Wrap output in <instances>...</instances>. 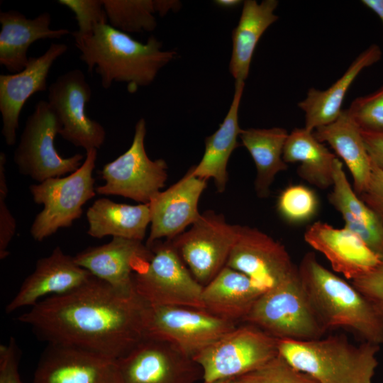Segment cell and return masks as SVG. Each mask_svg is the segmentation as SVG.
<instances>
[{
    "instance_id": "obj_1",
    "label": "cell",
    "mask_w": 383,
    "mask_h": 383,
    "mask_svg": "<svg viewBox=\"0 0 383 383\" xmlns=\"http://www.w3.org/2000/svg\"><path fill=\"white\" fill-rule=\"evenodd\" d=\"M147 304L92 276L77 289L40 300L18 321L49 344L90 350L118 360L144 338Z\"/></svg>"
},
{
    "instance_id": "obj_2",
    "label": "cell",
    "mask_w": 383,
    "mask_h": 383,
    "mask_svg": "<svg viewBox=\"0 0 383 383\" xmlns=\"http://www.w3.org/2000/svg\"><path fill=\"white\" fill-rule=\"evenodd\" d=\"M80 51V60L89 72L101 77L104 89L123 82L134 93L140 87L150 84L158 72L176 55L174 50H162V44L151 35L143 43L108 23L99 24L86 35L72 33Z\"/></svg>"
},
{
    "instance_id": "obj_3",
    "label": "cell",
    "mask_w": 383,
    "mask_h": 383,
    "mask_svg": "<svg viewBox=\"0 0 383 383\" xmlns=\"http://www.w3.org/2000/svg\"><path fill=\"white\" fill-rule=\"evenodd\" d=\"M300 281L323 326L349 329L364 342L383 344V315L352 283L323 267L313 252L298 267Z\"/></svg>"
},
{
    "instance_id": "obj_4",
    "label": "cell",
    "mask_w": 383,
    "mask_h": 383,
    "mask_svg": "<svg viewBox=\"0 0 383 383\" xmlns=\"http://www.w3.org/2000/svg\"><path fill=\"white\" fill-rule=\"evenodd\" d=\"M379 346L369 342L355 345L340 336L277 343L284 359L318 383H372Z\"/></svg>"
},
{
    "instance_id": "obj_5",
    "label": "cell",
    "mask_w": 383,
    "mask_h": 383,
    "mask_svg": "<svg viewBox=\"0 0 383 383\" xmlns=\"http://www.w3.org/2000/svg\"><path fill=\"white\" fill-rule=\"evenodd\" d=\"M243 322L277 340L318 339L327 331L309 301L298 271L264 292Z\"/></svg>"
},
{
    "instance_id": "obj_6",
    "label": "cell",
    "mask_w": 383,
    "mask_h": 383,
    "mask_svg": "<svg viewBox=\"0 0 383 383\" xmlns=\"http://www.w3.org/2000/svg\"><path fill=\"white\" fill-rule=\"evenodd\" d=\"M96 158V149L87 150L82 165L74 172L30 185L34 202L43 206L30 228L35 241L72 226L81 217L84 205L96 194L93 177Z\"/></svg>"
},
{
    "instance_id": "obj_7",
    "label": "cell",
    "mask_w": 383,
    "mask_h": 383,
    "mask_svg": "<svg viewBox=\"0 0 383 383\" xmlns=\"http://www.w3.org/2000/svg\"><path fill=\"white\" fill-rule=\"evenodd\" d=\"M148 246L152 252L151 260L133 276L137 294L148 305L204 310V287L192 276L172 242L157 240Z\"/></svg>"
},
{
    "instance_id": "obj_8",
    "label": "cell",
    "mask_w": 383,
    "mask_h": 383,
    "mask_svg": "<svg viewBox=\"0 0 383 383\" xmlns=\"http://www.w3.org/2000/svg\"><path fill=\"white\" fill-rule=\"evenodd\" d=\"M61 128L60 119L48 101H38L27 118L13 153V162L21 174L40 183L80 167L85 155L77 153L65 157L55 148V137Z\"/></svg>"
},
{
    "instance_id": "obj_9",
    "label": "cell",
    "mask_w": 383,
    "mask_h": 383,
    "mask_svg": "<svg viewBox=\"0 0 383 383\" xmlns=\"http://www.w3.org/2000/svg\"><path fill=\"white\" fill-rule=\"evenodd\" d=\"M278 340L246 323L234 329L196 355L203 383L234 379L260 367L278 354Z\"/></svg>"
},
{
    "instance_id": "obj_10",
    "label": "cell",
    "mask_w": 383,
    "mask_h": 383,
    "mask_svg": "<svg viewBox=\"0 0 383 383\" xmlns=\"http://www.w3.org/2000/svg\"><path fill=\"white\" fill-rule=\"evenodd\" d=\"M236 326L205 310L182 306L147 305L143 315L144 338L167 343L192 359Z\"/></svg>"
},
{
    "instance_id": "obj_11",
    "label": "cell",
    "mask_w": 383,
    "mask_h": 383,
    "mask_svg": "<svg viewBox=\"0 0 383 383\" xmlns=\"http://www.w3.org/2000/svg\"><path fill=\"white\" fill-rule=\"evenodd\" d=\"M146 123L141 118L135 126L130 148L101 171L103 185L96 187L100 195H116L140 204H148L164 187L167 165L162 159L149 158L145 148Z\"/></svg>"
},
{
    "instance_id": "obj_12",
    "label": "cell",
    "mask_w": 383,
    "mask_h": 383,
    "mask_svg": "<svg viewBox=\"0 0 383 383\" xmlns=\"http://www.w3.org/2000/svg\"><path fill=\"white\" fill-rule=\"evenodd\" d=\"M239 228L228 223L222 214L206 211L188 231L169 240L192 276L204 287L226 266Z\"/></svg>"
},
{
    "instance_id": "obj_13",
    "label": "cell",
    "mask_w": 383,
    "mask_h": 383,
    "mask_svg": "<svg viewBox=\"0 0 383 383\" xmlns=\"http://www.w3.org/2000/svg\"><path fill=\"white\" fill-rule=\"evenodd\" d=\"M118 383H195L201 367L170 344L144 338L116 360Z\"/></svg>"
},
{
    "instance_id": "obj_14",
    "label": "cell",
    "mask_w": 383,
    "mask_h": 383,
    "mask_svg": "<svg viewBox=\"0 0 383 383\" xmlns=\"http://www.w3.org/2000/svg\"><path fill=\"white\" fill-rule=\"evenodd\" d=\"M48 102L62 124L61 137L86 151L99 149L106 140L104 127L88 117L85 106L92 91L84 72L74 69L60 75L48 87Z\"/></svg>"
},
{
    "instance_id": "obj_15",
    "label": "cell",
    "mask_w": 383,
    "mask_h": 383,
    "mask_svg": "<svg viewBox=\"0 0 383 383\" xmlns=\"http://www.w3.org/2000/svg\"><path fill=\"white\" fill-rule=\"evenodd\" d=\"M226 266L248 276L264 292L298 271L282 243L255 228L240 225Z\"/></svg>"
},
{
    "instance_id": "obj_16",
    "label": "cell",
    "mask_w": 383,
    "mask_h": 383,
    "mask_svg": "<svg viewBox=\"0 0 383 383\" xmlns=\"http://www.w3.org/2000/svg\"><path fill=\"white\" fill-rule=\"evenodd\" d=\"M68 46L53 43L38 57H29L21 72L0 75V113L1 134L7 145L16 142L19 117L27 100L34 94L47 90V79L55 60L63 55Z\"/></svg>"
},
{
    "instance_id": "obj_17",
    "label": "cell",
    "mask_w": 383,
    "mask_h": 383,
    "mask_svg": "<svg viewBox=\"0 0 383 383\" xmlns=\"http://www.w3.org/2000/svg\"><path fill=\"white\" fill-rule=\"evenodd\" d=\"M152 256L143 241L112 238L102 245L89 247L74 256L76 263L116 290L131 294L135 291L133 274L143 269Z\"/></svg>"
},
{
    "instance_id": "obj_18",
    "label": "cell",
    "mask_w": 383,
    "mask_h": 383,
    "mask_svg": "<svg viewBox=\"0 0 383 383\" xmlns=\"http://www.w3.org/2000/svg\"><path fill=\"white\" fill-rule=\"evenodd\" d=\"M206 182L193 175L189 170L176 183L151 199L148 203L150 231L147 245L162 238L172 240L199 219V201Z\"/></svg>"
},
{
    "instance_id": "obj_19",
    "label": "cell",
    "mask_w": 383,
    "mask_h": 383,
    "mask_svg": "<svg viewBox=\"0 0 383 383\" xmlns=\"http://www.w3.org/2000/svg\"><path fill=\"white\" fill-rule=\"evenodd\" d=\"M33 383H118L116 360L79 348L49 344Z\"/></svg>"
},
{
    "instance_id": "obj_20",
    "label": "cell",
    "mask_w": 383,
    "mask_h": 383,
    "mask_svg": "<svg viewBox=\"0 0 383 383\" xmlns=\"http://www.w3.org/2000/svg\"><path fill=\"white\" fill-rule=\"evenodd\" d=\"M304 240L323 255L333 271L353 281L371 272L383 260L353 231L316 221L309 226Z\"/></svg>"
},
{
    "instance_id": "obj_21",
    "label": "cell",
    "mask_w": 383,
    "mask_h": 383,
    "mask_svg": "<svg viewBox=\"0 0 383 383\" xmlns=\"http://www.w3.org/2000/svg\"><path fill=\"white\" fill-rule=\"evenodd\" d=\"M93 275L78 265L74 257L56 247L51 254L39 259L34 271L27 277L18 292L7 304L10 313L25 306H33L43 296L62 295L87 282Z\"/></svg>"
},
{
    "instance_id": "obj_22",
    "label": "cell",
    "mask_w": 383,
    "mask_h": 383,
    "mask_svg": "<svg viewBox=\"0 0 383 383\" xmlns=\"http://www.w3.org/2000/svg\"><path fill=\"white\" fill-rule=\"evenodd\" d=\"M0 65L11 72H18L26 66L28 50L35 41L60 39L70 33L66 28H50L48 12L28 18L16 10L0 12Z\"/></svg>"
},
{
    "instance_id": "obj_23",
    "label": "cell",
    "mask_w": 383,
    "mask_h": 383,
    "mask_svg": "<svg viewBox=\"0 0 383 383\" xmlns=\"http://www.w3.org/2000/svg\"><path fill=\"white\" fill-rule=\"evenodd\" d=\"M264 291L245 274L226 266L203 287L204 310L222 319L243 321Z\"/></svg>"
},
{
    "instance_id": "obj_24",
    "label": "cell",
    "mask_w": 383,
    "mask_h": 383,
    "mask_svg": "<svg viewBox=\"0 0 383 383\" xmlns=\"http://www.w3.org/2000/svg\"><path fill=\"white\" fill-rule=\"evenodd\" d=\"M245 82L236 81L233 100L218 128L205 140V150L200 162L189 170L192 174L206 181L213 179L217 191L226 189L228 182L227 165L243 129L238 122V111Z\"/></svg>"
},
{
    "instance_id": "obj_25",
    "label": "cell",
    "mask_w": 383,
    "mask_h": 383,
    "mask_svg": "<svg viewBox=\"0 0 383 383\" xmlns=\"http://www.w3.org/2000/svg\"><path fill=\"white\" fill-rule=\"evenodd\" d=\"M382 50L372 44L361 52L344 74L326 90L310 88L306 97L298 104L305 113V126L309 131L333 122L340 114L345 94L354 80L365 67L377 62Z\"/></svg>"
},
{
    "instance_id": "obj_26",
    "label": "cell",
    "mask_w": 383,
    "mask_h": 383,
    "mask_svg": "<svg viewBox=\"0 0 383 383\" xmlns=\"http://www.w3.org/2000/svg\"><path fill=\"white\" fill-rule=\"evenodd\" d=\"M313 132L318 140L327 143L343 160L352 174L355 192L357 195L361 194L370 177L372 160L361 130L348 110H342L333 122L318 127Z\"/></svg>"
},
{
    "instance_id": "obj_27",
    "label": "cell",
    "mask_w": 383,
    "mask_h": 383,
    "mask_svg": "<svg viewBox=\"0 0 383 383\" xmlns=\"http://www.w3.org/2000/svg\"><path fill=\"white\" fill-rule=\"evenodd\" d=\"M332 187L328 201L341 214L344 227L360 236L383 260V225L352 188L338 158L334 165Z\"/></svg>"
},
{
    "instance_id": "obj_28",
    "label": "cell",
    "mask_w": 383,
    "mask_h": 383,
    "mask_svg": "<svg viewBox=\"0 0 383 383\" xmlns=\"http://www.w3.org/2000/svg\"><path fill=\"white\" fill-rule=\"evenodd\" d=\"M86 216L87 234L99 239L112 236L143 241L150 224L148 203L131 205L100 198L89 206Z\"/></svg>"
},
{
    "instance_id": "obj_29",
    "label": "cell",
    "mask_w": 383,
    "mask_h": 383,
    "mask_svg": "<svg viewBox=\"0 0 383 383\" xmlns=\"http://www.w3.org/2000/svg\"><path fill=\"white\" fill-rule=\"evenodd\" d=\"M277 0L243 1L238 25L232 32V54L229 63L230 72L236 81L247 79L256 45L265 30L278 20L274 11Z\"/></svg>"
},
{
    "instance_id": "obj_30",
    "label": "cell",
    "mask_w": 383,
    "mask_h": 383,
    "mask_svg": "<svg viewBox=\"0 0 383 383\" xmlns=\"http://www.w3.org/2000/svg\"><path fill=\"white\" fill-rule=\"evenodd\" d=\"M336 157L317 140L313 132L296 128L287 138L283 159L287 163H299V176L310 184L325 189L333 185Z\"/></svg>"
},
{
    "instance_id": "obj_31",
    "label": "cell",
    "mask_w": 383,
    "mask_h": 383,
    "mask_svg": "<svg viewBox=\"0 0 383 383\" xmlns=\"http://www.w3.org/2000/svg\"><path fill=\"white\" fill-rule=\"evenodd\" d=\"M288 135L287 130L279 127L243 129L239 135L255 162V188L260 198L268 196L275 176L287 169L283 150Z\"/></svg>"
},
{
    "instance_id": "obj_32",
    "label": "cell",
    "mask_w": 383,
    "mask_h": 383,
    "mask_svg": "<svg viewBox=\"0 0 383 383\" xmlns=\"http://www.w3.org/2000/svg\"><path fill=\"white\" fill-rule=\"evenodd\" d=\"M110 26L124 32L152 31L157 26L155 0H102Z\"/></svg>"
},
{
    "instance_id": "obj_33",
    "label": "cell",
    "mask_w": 383,
    "mask_h": 383,
    "mask_svg": "<svg viewBox=\"0 0 383 383\" xmlns=\"http://www.w3.org/2000/svg\"><path fill=\"white\" fill-rule=\"evenodd\" d=\"M319 201L316 194L303 184H291L279 193L277 211L285 221L292 224L309 221L317 213Z\"/></svg>"
},
{
    "instance_id": "obj_34",
    "label": "cell",
    "mask_w": 383,
    "mask_h": 383,
    "mask_svg": "<svg viewBox=\"0 0 383 383\" xmlns=\"http://www.w3.org/2000/svg\"><path fill=\"white\" fill-rule=\"evenodd\" d=\"M239 377L243 383H318L310 375L294 368L279 354Z\"/></svg>"
},
{
    "instance_id": "obj_35",
    "label": "cell",
    "mask_w": 383,
    "mask_h": 383,
    "mask_svg": "<svg viewBox=\"0 0 383 383\" xmlns=\"http://www.w3.org/2000/svg\"><path fill=\"white\" fill-rule=\"evenodd\" d=\"M347 110L360 130L383 132V86L374 93L355 99Z\"/></svg>"
},
{
    "instance_id": "obj_36",
    "label": "cell",
    "mask_w": 383,
    "mask_h": 383,
    "mask_svg": "<svg viewBox=\"0 0 383 383\" xmlns=\"http://www.w3.org/2000/svg\"><path fill=\"white\" fill-rule=\"evenodd\" d=\"M57 2L67 7L75 16L78 35L91 33L99 24L108 23L102 0H58Z\"/></svg>"
},
{
    "instance_id": "obj_37",
    "label": "cell",
    "mask_w": 383,
    "mask_h": 383,
    "mask_svg": "<svg viewBox=\"0 0 383 383\" xmlns=\"http://www.w3.org/2000/svg\"><path fill=\"white\" fill-rule=\"evenodd\" d=\"M6 157L0 152V258L9 256V246L16 231V222L7 206L6 199L9 193L6 184L5 165Z\"/></svg>"
},
{
    "instance_id": "obj_38",
    "label": "cell",
    "mask_w": 383,
    "mask_h": 383,
    "mask_svg": "<svg viewBox=\"0 0 383 383\" xmlns=\"http://www.w3.org/2000/svg\"><path fill=\"white\" fill-rule=\"evenodd\" d=\"M351 282L383 315V262L369 273Z\"/></svg>"
},
{
    "instance_id": "obj_39",
    "label": "cell",
    "mask_w": 383,
    "mask_h": 383,
    "mask_svg": "<svg viewBox=\"0 0 383 383\" xmlns=\"http://www.w3.org/2000/svg\"><path fill=\"white\" fill-rule=\"evenodd\" d=\"M383 225V170L372 162V172L365 191L358 195Z\"/></svg>"
},
{
    "instance_id": "obj_40",
    "label": "cell",
    "mask_w": 383,
    "mask_h": 383,
    "mask_svg": "<svg viewBox=\"0 0 383 383\" xmlns=\"http://www.w3.org/2000/svg\"><path fill=\"white\" fill-rule=\"evenodd\" d=\"M19 350L14 338L0 346V383H22L18 373Z\"/></svg>"
},
{
    "instance_id": "obj_41",
    "label": "cell",
    "mask_w": 383,
    "mask_h": 383,
    "mask_svg": "<svg viewBox=\"0 0 383 383\" xmlns=\"http://www.w3.org/2000/svg\"><path fill=\"white\" fill-rule=\"evenodd\" d=\"M361 133L372 162L383 170V132L361 130Z\"/></svg>"
},
{
    "instance_id": "obj_42",
    "label": "cell",
    "mask_w": 383,
    "mask_h": 383,
    "mask_svg": "<svg viewBox=\"0 0 383 383\" xmlns=\"http://www.w3.org/2000/svg\"><path fill=\"white\" fill-rule=\"evenodd\" d=\"M156 12L160 16H165L169 11L179 9L180 2L178 1L155 0Z\"/></svg>"
},
{
    "instance_id": "obj_43",
    "label": "cell",
    "mask_w": 383,
    "mask_h": 383,
    "mask_svg": "<svg viewBox=\"0 0 383 383\" xmlns=\"http://www.w3.org/2000/svg\"><path fill=\"white\" fill-rule=\"evenodd\" d=\"M361 2L378 16L383 25V0H362Z\"/></svg>"
},
{
    "instance_id": "obj_44",
    "label": "cell",
    "mask_w": 383,
    "mask_h": 383,
    "mask_svg": "<svg viewBox=\"0 0 383 383\" xmlns=\"http://www.w3.org/2000/svg\"><path fill=\"white\" fill-rule=\"evenodd\" d=\"M239 0H216L214 3L223 8H233L241 4Z\"/></svg>"
},
{
    "instance_id": "obj_45",
    "label": "cell",
    "mask_w": 383,
    "mask_h": 383,
    "mask_svg": "<svg viewBox=\"0 0 383 383\" xmlns=\"http://www.w3.org/2000/svg\"><path fill=\"white\" fill-rule=\"evenodd\" d=\"M233 379H222V380L214 382L213 383H233Z\"/></svg>"
},
{
    "instance_id": "obj_46",
    "label": "cell",
    "mask_w": 383,
    "mask_h": 383,
    "mask_svg": "<svg viewBox=\"0 0 383 383\" xmlns=\"http://www.w3.org/2000/svg\"><path fill=\"white\" fill-rule=\"evenodd\" d=\"M233 383H243L240 377L234 378Z\"/></svg>"
}]
</instances>
